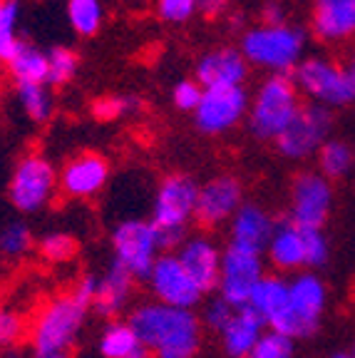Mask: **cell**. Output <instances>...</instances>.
Here are the masks:
<instances>
[{
	"mask_svg": "<svg viewBox=\"0 0 355 358\" xmlns=\"http://www.w3.org/2000/svg\"><path fill=\"white\" fill-rule=\"evenodd\" d=\"M127 321L152 358H196L204 346L201 316L189 308L145 299L129 308Z\"/></svg>",
	"mask_w": 355,
	"mask_h": 358,
	"instance_id": "6da1fadb",
	"label": "cell"
},
{
	"mask_svg": "<svg viewBox=\"0 0 355 358\" xmlns=\"http://www.w3.org/2000/svg\"><path fill=\"white\" fill-rule=\"evenodd\" d=\"M97 274H85L73 289L48 299L30 319L28 343L33 353H70L92 313Z\"/></svg>",
	"mask_w": 355,
	"mask_h": 358,
	"instance_id": "7a4b0ae2",
	"label": "cell"
},
{
	"mask_svg": "<svg viewBox=\"0 0 355 358\" xmlns=\"http://www.w3.org/2000/svg\"><path fill=\"white\" fill-rule=\"evenodd\" d=\"M311 33L303 25L283 22H249V28L239 35V50L251 70L263 75H294L296 67L308 55Z\"/></svg>",
	"mask_w": 355,
	"mask_h": 358,
	"instance_id": "3957f363",
	"label": "cell"
},
{
	"mask_svg": "<svg viewBox=\"0 0 355 358\" xmlns=\"http://www.w3.org/2000/svg\"><path fill=\"white\" fill-rule=\"evenodd\" d=\"M199 182L187 172H169L159 179L152 194L150 219L161 236L167 252H174L196 224Z\"/></svg>",
	"mask_w": 355,
	"mask_h": 358,
	"instance_id": "277c9868",
	"label": "cell"
},
{
	"mask_svg": "<svg viewBox=\"0 0 355 358\" xmlns=\"http://www.w3.org/2000/svg\"><path fill=\"white\" fill-rule=\"evenodd\" d=\"M303 107L298 87L291 75H263V80L251 90L246 129L256 142H273L281 137Z\"/></svg>",
	"mask_w": 355,
	"mask_h": 358,
	"instance_id": "5b68a950",
	"label": "cell"
},
{
	"mask_svg": "<svg viewBox=\"0 0 355 358\" xmlns=\"http://www.w3.org/2000/svg\"><path fill=\"white\" fill-rule=\"evenodd\" d=\"M291 78L303 102L326 107L331 112L355 105L353 73L348 62L338 60L331 52H308Z\"/></svg>",
	"mask_w": 355,
	"mask_h": 358,
	"instance_id": "8992f818",
	"label": "cell"
},
{
	"mask_svg": "<svg viewBox=\"0 0 355 358\" xmlns=\"http://www.w3.org/2000/svg\"><path fill=\"white\" fill-rule=\"evenodd\" d=\"M60 194V169L43 150L33 147L15 159L8 179V201L17 214L33 217L50 209Z\"/></svg>",
	"mask_w": 355,
	"mask_h": 358,
	"instance_id": "52a82bcc",
	"label": "cell"
},
{
	"mask_svg": "<svg viewBox=\"0 0 355 358\" xmlns=\"http://www.w3.org/2000/svg\"><path fill=\"white\" fill-rule=\"evenodd\" d=\"M289 284H291L289 313H286V319L273 331L286 334L296 343L308 341L323 326L328 303H331V289H328L321 271H300V274L289 276Z\"/></svg>",
	"mask_w": 355,
	"mask_h": 358,
	"instance_id": "ba28073f",
	"label": "cell"
},
{
	"mask_svg": "<svg viewBox=\"0 0 355 358\" xmlns=\"http://www.w3.org/2000/svg\"><path fill=\"white\" fill-rule=\"evenodd\" d=\"M112 262L145 284L157 259L167 252L161 236L150 217H127L112 227L110 231Z\"/></svg>",
	"mask_w": 355,
	"mask_h": 358,
	"instance_id": "9c48e42d",
	"label": "cell"
},
{
	"mask_svg": "<svg viewBox=\"0 0 355 358\" xmlns=\"http://www.w3.org/2000/svg\"><path fill=\"white\" fill-rule=\"evenodd\" d=\"M335 207V185L316 167L298 169L289 185L286 219L300 229H323Z\"/></svg>",
	"mask_w": 355,
	"mask_h": 358,
	"instance_id": "30bf717a",
	"label": "cell"
},
{
	"mask_svg": "<svg viewBox=\"0 0 355 358\" xmlns=\"http://www.w3.org/2000/svg\"><path fill=\"white\" fill-rule=\"evenodd\" d=\"M333 112L326 110V107L311 105V102H303L296 120L273 142V147L289 162H308V159H316L318 150L333 137Z\"/></svg>",
	"mask_w": 355,
	"mask_h": 358,
	"instance_id": "8fae6325",
	"label": "cell"
},
{
	"mask_svg": "<svg viewBox=\"0 0 355 358\" xmlns=\"http://www.w3.org/2000/svg\"><path fill=\"white\" fill-rule=\"evenodd\" d=\"M249 87H217L204 90L201 102L191 112L194 129L204 137H226L246 124L249 117Z\"/></svg>",
	"mask_w": 355,
	"mask_h": 358,
	"instance_id": "7c38bea8",
	"label": "cell"
},
{
	"mask_svg": "<svg viewBox=\"0 0 355 358\" xmlns=\"http://www.w3.org/2000/svg\"><path fill=\"white\" fill-rule=\"evenodd\" d=\"M246 204V185L236 172H217L199 185L196 227L214 231L229 227L233 214Z\"/></svg>",
	"mask_w": 355,
	"mask_h": 358,
	"instance_id": "4fadbf2b",
	"label": "cell"
},
{
	"mask_svg": "<svg viewBox=\"0 0 355 358\" xmlns=\"http://www.w3.org/2000/svg\"><path fill=\"white\" fill-rule=\"evenodd\" d=\"M266 274L268 264L263 259V254L226 244L222 257V274H219L217 294L236 308L249 306L251 294H254L256 286L261 284V279Z\"/></svg>",
	"mask_w": 355,
	"mask_h": 358,
	"instance_id": "5bb4252c",
	"label": "cell"
},
{
	"mask_svg": "<svg viewBox=\"0 0 355 358\" xmlns=\"http://www.w3.org/2000/svg\"><path fill=\"white\" fill-rule=\"evenodd\" d=\"M145 286H147V291H150L152 301L167 303V306L196 311V308L206 301V294L199 289V284L189 276V271L182 266V262H179L174 252H164L157 259L150 276H147Z\"/></svg>",
	"mask_w": 355,
	"mask_h": 358,
	"instance_id": "9a60e30c",
	"label": "cell"
},
{
	"mask_svg": "<svg viewBox=\"0 0 355 358\" xmlns=\"http://www.w3.org/2000/svg\"><path fill=\"white\" fill-rule=\"evenodd\" d=\"M112 164L105 152L80 150L60 167V194L70 201H92L107 189Z\"/></svg>",
	"mask_w": 355,
	"mask_h": 358,
	"instance_id": "2e32d148",
	"label": "cell"
},
{
	"mask_svg": "<svg viewBox=\"0 0 355 358\" xmlns=\"http://www.w3.org/2000/svg\"><path fill=\"white\" fill-rule=\"evenodd\" d=\"M251 67L241 55L239 45H211L194 60L191 78L204 90L217 87H246Z\"/></svg>",
	"mask_w": 355,
	"mask_h": 358,
	"instance_id": "e0dca14e",
	"label": "cell"
},
{
	"mask_svg": "<svg viewBox=\"0 0 355 358\" xmlns=\"http://www.w3.org/2000/svg\"><path fill=\"white\" fill-rule=\"evenodd\" d=\"M182 266L189 271V276L199 284V289L209 294H217L219 274H222V257L224 246L214 239L211 231H191L182 244L174 249Z\"/></svg>",
	"mask_w": 355,
	"mask_h": 358,
	"instance_id": "ac0fdd59",
	"label": "cell"
},
{
	"mask_svg": "<svg viewBox=\"0 0 355 358\" xmlns=\"http://www.w3.org/2000/svg\"><path fill=\"white\" fill-rule=\"evenodd\" d=\"M308 33L326 48L355 40V0H311Z\"/></svg>",
	"mask_w": 355,
	"mask_h": 358,
	"instance_id": "d6986e66",
	"label": "cell"
},
{
	"mask_svg": "<svg viewBox=\"0 0 355 358\" xmlns=\"http://www.w3.org/2000/svg\"><path fill=\"white\" fill-rule=\"evenodd\" d=\"M278 227V219L261 201H246L226 227V244L241 246L249 252H266L268 241Z\"/></svg>",
	"mask_w": 355,
	"mask_h": 358,
	"instance_id": "ffe728a7",
	"label": "cell"
},
{
	"mask_svg": "<svg viewBox=\"0 0 355 358\" xmlns=\"http://www.w3.org/2000/svg\"><path fill=\"white\" fill-rule=\"evenodd\" d=\"M268 268L273 274L294 276L308 271V249H305V229L296 227L289 219H278V227L263 252Z\"/></svg>",
	"mask_w": 355,
	"mask_h": 358,
	"instance_id": "44dd1931",
	"label": "cell"
},
{
	"mask_svg": "<svg viewBox=\"0 0 355 358\" xmlns=\"http://www.w3.org/2000/svg\"><path fill=\"white\" fill-rule=\"evenodd\" d=\"M137 284L139 281L129 271H124L119 264L110 262L105 271L97 276L92 313H97L105 321L119 319L124 311H129L134 306L132 301H134V286Z\"/></svg>",
	"mask_w": 355,
	"mask_h": 358,
	"instance_id": "7402d4cb",
	"label": "cell"
},
{
	"mask_svg": "<svg viewBox=\"0 0 355 358\" xmlns=\"http://www.w3.org/2000/svg\"><path fill=\"white\" fill-rule=\"evenodd\" d=\"M266 329L268 326L263 324V319L251 306L233 308L229 324L219 334L222 351L226 353V358H246L254 351L259 338L266 334Z\"/></svg>",
	"mask_w": 355,
	"mask_h": 358,
	"instance_id": "603a6c76",
	"label": "cell"
},
{
	"mask_svg": "<svg viewBox=\"0 0 355 358\" xmlns=\"http://www.w3.org/2000/svg\"><path fill=\"white\" fill-rule=\"evenodd\" d=\"M249 306L261 316L268 329H276V326L286 319V313H289V306H291L289 276L268 271L261 279V284L256 286V291L251 294Z\"/></svg>",
	"mask_w": 355,
	"mask_h": 358,
	"instance_id": "cb8c5ba5",
	"label": "cell"
},
{
	"mask_svg": "<svg viewBox=\"0 0 355 358\" xmlns=\"http://www.w3.org/2000/svg\"><path fill=\"white\" fill-rule=\"evenodd\" d=\"M3 70L13 87L48 83V50H43L33 40L22 38L20 45L10 52V57L3 62Z\"/></svg>",
	"mask_w": 355,
	"mask_h": 358,
	"instance_id": "d4e9b609",
	"label": "cell"
},
{
	"mask_svg": "<svg viewBox=\"0 0 355 358\" xmlns=\"http://www.w3.org/2000/svg\"><path fill=\"white\" fill-rule=\"evenodd\" d=\"M13 95L25 115V120L33 124H48L52 122L57 112V90H52L48 83H35V85H17L13 87Z\"/></svg>",
	"mask_w": 355,
	"mask_h": 358,
	"instance_id": "484cf974",
	"label": "cell"
},
{
	"mask_svg": "<svg viewBox=\"0 0 355 358\" xmlns=\"http://www.w3.org/2000/svg\"><path fill=\"white\" fill-rule=\"evenodd\" d=\"M94 348H97L100 358H129L145 346H142L137 331L132 329V324L127 319H115L105 321V326L97 334Z\"/></svg>",
	"mask_w": 355,
	"mask_h": 358,
	"instance_id": "4316f807",
	"label": "cell"
},
{
	"mask_svg": "<svg viewBox=\"0 0 355 358\" xmlns=\"http://www.w3.org/2000/svg\"><path fill=\"white\" fill-rule=\"evenodd\" d=\"M65 17L80 40H92L105 28L107 6L105 0H65Z\"/></svg>",
	"mask_w": 355,
	"mask_h": 358,
	"instance_id": "83f0119b",
	"label": "cell"
},
{
	"mask_svg": "<svg viewBox=\"0 0 355 358\" xmlns=\"http://www.w3.org/2000/svg\"><path fill=\"white\" fill-rule=\"evenodd\" d=\"M316 169L331 182H340L355 169V145L343 137H331L316 155Z\"/></svg>",
	"mask_w": 355,
	"mask_h": 358,
	"instance_id": "f1b7e54d",
	"label": "cell"
},
{
	"mask_svg": "<svg viewBox=\"0 0 355 358\" xmlns=\"http://www.w3.org/2000/svg\"><path fill=\"white\" fill-rule=\"evenodd\" d=\"M142 107V97L132 92H105L89 100V117L100 124H115L137 115Z\"/></svg>",
	"mask_w": 355,
	"mask_h": 358,
	"instance_id": "f546056e",
	"label": "cell"
},
{
	"mask_svg": "<svg viewBox=\"0 0 355 358\" xmlns=\"http://www.w3.org/2000/svg\"><path fill=\"white\" fill-rule=\"evenodd\" d=\"M35 252L50 266H65V264L75 262V257L80 254V239L73 231L65 229H50L45 231L35 244Z\"/></svg>",
	"mask_w": 355,
	"mask_h": 358,
	"instance_id": "4dcf8cb0",
	"label": "cell"
},
{
	"mask_svg": "<svg viewBox=\"0 0 355 358\" xmlns=\"http://www.w3.org/2000/svg\"><path fill=\"white\" fill-rule=\"evenodd\" d=\"M80 52L70 45H55L48 50V85L52 90L70 87L80 75Z\"/></svg>",
	"mask_w": 355,
	"mask_h": 358,
	"instance_id": "1f68e13d",
	"label": "cell"
},
{
	"mask_svg": "<svg viewBox=\"0 0 355 358\" xmlns=\"http://www.w3.org/2000/svg\"><path fill=\"white\" fill-rule=\"evenodd\" d=\"M35 244H38V239H35L30 224L22 219H13L0 229V257L6 262L25 259L30 252H35Z\"/></svg>",
	"mask_w": 355,
	"mask_h": 358,
	"instance_id": "d6a6232c",
	"label": "cell"
},
{
	"mask_svg": "<svg viewBox=\"0 0 355 358\" xmlns=\"http://www.w3.org/2000/svg\"><path fill=\"white\" fill-rule=\"evenodd\" d=\"M30 319L13 303H0V353H13L28 341Z\"/></svg>",
	"mask_w": 355,
	"mask_h": 358,
	"instance_id": "836d02e7",
	"label": "cell"
},
{
	"mask_svg": "<svg viewBox=\"0 0 355 358\" xmlns=\"http://www.w3.org/2000/svg\"><path fill=\"white\" fill-rule=\"evenodd\" d=\"M20 20H22V3L20 0H6L0 13V62H6L10 52L20 45Z\"/></svg>",
	"mask_w": 355,
	"mask_h": 358,
	"instance_id": "e575fe53",
	"label": "cell"
},
{
	"mask_svg": "<svg viewBox=\"0 0 355 358\" xmlns=\"http://www.w3.org/2000/svg\"><path fill=\"white\" fill-rule=\"evenodd\" d=\"M154 15L169 28H182L199 17L196 0H154Z\"/></svg>",
	"mask_w": 355,
	"mask_h": 358,
	"instance_id": "d590c367",
	"label": "cell"
},
{
	"mask_svg": "<svg viewBox=\"0 0 355 358\" xmlns=\"http://www.w3.org/2000/svg\"><path fill=\"white\" fill-rule=\"evenodd\" d=\"M296 353H298V348H296L294 338L273 329H266V334L259 338L254 351L246 358H296Z\"/></svg>",
	"mask_w": 355,
	"mask_h": 358,
	"instance_id": "8d00e7d4",
	"label": "cell"
},
{
	"mask_svg": "<svg viewBox=\"0 0 355 358\" xmlns=\"http://www.w3.org/2000/svg\"><path fill=\"white\" fill-rule=\"evenodd\" d=\"M233 308L236 306H231L229 301H224L222 296H211V299H206L204 303H201V324H204V329L206 331H211V334H222V329L229 324V319H231V313H233Z\"/></svg>",
	"mask_w": 355,
	"mask_h": 358,
	"instance_id": "74e56055",
	"label": "cell"
},
{
	"mask_svg": "<svg viewBox=\"0 0 355 358\" xmlns=\"http://www.w3.org/2000/svg\"><path fill=\"white\" fill-rule=\"evenodd\" d=\"M201 95H204V87H201L194 78H184V80H177V83L172 85L169 100H172V105L177 107L179 112L191 115V112L196 110V105L201 102Z\"/></svg>",
	"mask_w": 355,
	"mask_h": 358,
	"instance_id": "f35d334b",
	"label": "cell"
},
{
	"mask_svg": "<svg viewBox=\"0 0 355 358\" xmlns=\"http://www.w3.org/2000/svg\"><path fill=\"white\" fill-rule=\"evenodd\" d=\"M305 249H308V271H321L331 264V241L323 229H305Z\"/></svg>",
	"mask_w": 355,
	"mask_h": 358,
	"instance_id": "ab89813d",
	"label": "cell"
},
{
	"mask_svg": "<svg viewBox=\"0 0 355 358\" xmlns=\"http://www.w3.org/2000/svg\"><path fill=\"white\" fill-rule=\"evenodd\" d=\"M291 8L289 0H261L259 3V22H268V25H283L291 22Z\"/></svg>",
	"mask_w": 355,
	"mask_h": 358,
	"instance_id": "60d3db41",
	"label": "cell"
},
{
	"mask_svg": "<svg viewBox=\"0 0 355 358\" xmlns=\"http://www.w3.org/2000/svg\"><path fill=\"white\" fill-rule=\"evenodd\" d=\"M199 6V17L214 22V20H226L229 13L233 10V0H196Z\"/></svg>",
	"mask_w": 355,
	"mask_h": 358,
	"instance_id": "b9f144b4",
	"label": "cell"
},
{
	"mask_svg": "<svg viewBox=\"0 0 355 358\" xmlns=\"http://www.w3.org/2000/svg\"><path fill=\"white\" fill-rule=\"evenodd\" d=\"M30 358H70V353H33Z\"/></svg>",
	"mask_w": 355,
	"mask_h": 358,
	"instance_id": "7bdbcfd3",
	"label": "cell"
},
{
	"mask_svg": "<svg viewBox=\"0 0 355 358\" xmlns=\"http://www.w3.org/2000/svg\"><path fill=\"white\" fill-rule=\"evenodd\" d=\"M6 83H8L6 70H3V62H0V97H3V90H6Z\"/></svg>",
	"mask_w": 355,
	"mask_h": 358,
	"instance_id": "ee69618b",
	"label": "cell"
},
{
	"mask_svg": "<svg viewBox=\"0 0 355 358\" xmlns=\"http://www.w3.org/2000/svg\"><path fill=\"white\" fill-rule=\"evenodd\" d=\"M328 358H353V356H350V351H333Z\"/></svg>",
	"mask_w": 355,
	"mask_h": 358,
	"instance_id": "f6af8a7d",
	"label": "cell"
},
{
	"mask_svg": "<svg viewBox=\"0 0 355 358\" xmlns=\"http://www.w3.org/2000/svg\"><path fill=\"white\" fill-rule=\"evenodd\" d=\"M348 67H350V73H353V78H355V50L350 52V57H348Z\"/></svg>",
	"mask_w": 355,
	"mask_h": 358,
	"instance_id": "bcb514c9",
	"label": "cell"
},
{
	"mask_svg": "<svg viewBox=\"0 0 355 358\" xmlns=\"http://www.w3.org/2000/svg\"><path fill=\"white\" fill-rule=\"evenodd\" d=\"M350 356H353V358H355V343H353V348H350Z\"/></svg>",
	"mask_w": 355,
	"mask_h": 358,
	"instance_id": "7dc6e473",
	"label": "cell"
},
{
	"mask_svg": "<svg viewBox=\"0 0 355 358\" xmlns=\"http://www.w3.org/2000/svg\"><path fill=\"white\" fill-rule=\"evenodd\" d=\"M3 6H6V0H0V13H3Z\"/></svg>",
	"mask_w": 355,
	"mask_h": 358,
	"instance_id": "c3c4849f",
	"label": "cell"
},
{
	"mask_svg": "<svg viewBox=\"0 0 355 358\" xmlns=\"http://www.w3.org/2000/svg\"><path fill=\"white\" fill-rule=\"evenodd\" d=\"M259 3H261V0H259Z\"/></svg>",
	"mask_w": 355,
	"mask_h": 358,
	"instance_id": "681fc988",
	"label": "cell"
}]
</instances>
